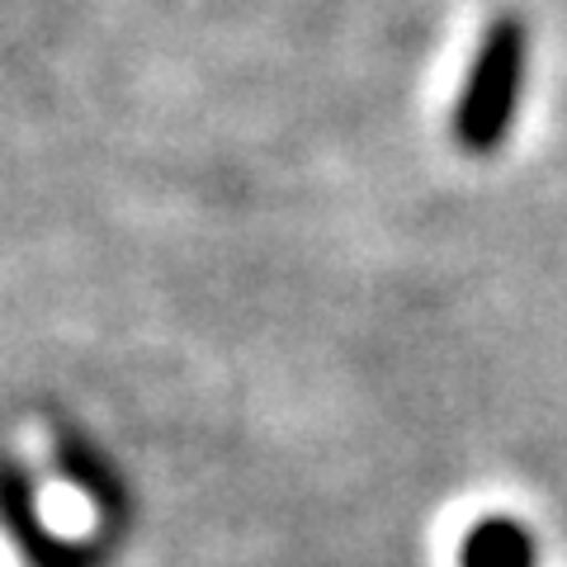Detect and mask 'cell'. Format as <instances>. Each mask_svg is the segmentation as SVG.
Here are the masks:
<instances>
[{
	"label": "cell",
	"mask_w": 567,
	"mask_h": 567,
	"mask_svg": "<svg viewBox=\"0 0 567 567\" xmlns=\"http://www.w3.org/2000/svg\"><path fill=\"white\" fill-rule=\"evenodd\" d=\"M525 81V29L516 20H496L483 33V48L468 66L464 95L454 110V137L464 152H496L511 133Z\"/></svg>",
	"instance_id": "1"
},
{
	"label": "cell",
	"mask_w": 567,
	"mask_h": 567,
	"mask_svg": "<svg viewBox=\"0 0 567 567\" xmlns=\"http://www.w3.org/2000/svg\"><path fill=\"white\" fill-rule=\"evenodd\" d=\"M464 567H535V539L506 516L483 520L464 539Z\"/></svg>",
	"instance_id": "2"
}]
</instances>
